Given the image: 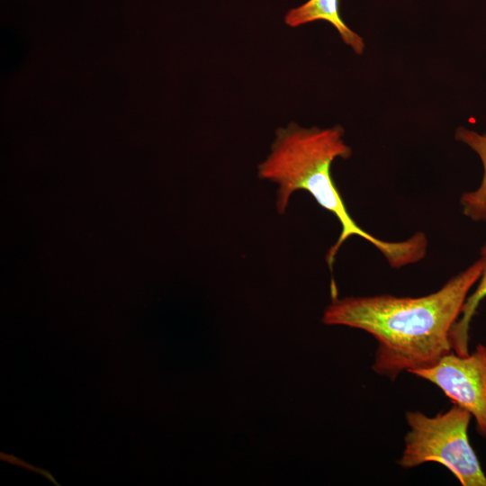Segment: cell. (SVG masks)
Here are the masks:
<instances>
[{
	"instance_id": "6da1fadb",
	"label": "cell",
	"mask_w": 486,
	"mask_h": 486,
	"mask_svg": "<svg viewBox=\"0 0 486 486\" xmlns=\"http://www.w3.org/2000/svg\"><path fill=\"white\" fill-rule=\"evenodd\" d=\"M485 264L480 256L439 290L424 296L334 297L323 312L322 322L372 335L377 342L372 370L394 381L403 372L435 365L453 351L451 329Z\"/></svg>"
},
{
	"instance_id": "7a4b0ae2",
	"label": "cell",
	"mask_w": 486,
	"mask_h": 486,
	"mask_svg": "<svg viewBox=\"0 0 486 486\" xmlns=\"http://www.w3.org/2000/svg\"><path fill=\"white\" fill-rule=\"evenodd\" d=\"M344 134L340 125L304 128L294 122L275 130L270 153L257 166V176L259 179L277 184L275 208L278 214L285 213L291 196L296 191L304 190L338 220L341 232L326 255L330 269L341 246L353 236L371 243L392 268L422 260L428 250V238L423 232L418 231L402 241H385L363 230L347 212L331 176L334 160L347 159L352 155Z\"/></svg>"
},
{
	"instance_id": "3957f363",
	"label": "cell",
	"mask_w": 486,
	"mask_h": 486,
	"mask_svg": "<svg viewBox=\"0 0 486 486\" xmlns=\"http://www.w3.org/2000/svg\"><path fill=\"white\" fill-rule=\"evenodd\" d=\"M405 418L409 429L397 461L401 468L434 462L449 470L462 486H486V474L468 436L472 419L468 411L454 404L432 417L408 410Z\"/></svg>"
},
{
	"instance_id": "277c9868",
	"label": "cell",
	"mask_w": 486,
	"mask_h": 486,
	"mask_svg": "<svg viewBox=\"0 0 486 486\" xmlns=\"http://www.w3.org/2000/svg\"><path fill=\"white\" fill-rule=\"evenodd\" d=\"M410 374L433 383L468 411L478 434L486 439V345L479 344L464 356L451 351L435 365Z\"/></svg>"
},
{
	"instance_id": "5b68a950",
	"label": "cell",
	"mask_w": 486,
	"mask_h": 486,
	"mask_svg": "<svg viewBox=\"0 0 486 486\" xmlns=\"http://www.w3.org/2000/svg\"><path fill=\"white\" fill-rule=\"evenodd\" d=\"M315 21L330 23L338 31L345 44L356 54H363L364 40L342 20L339 14V0H308L302 5L289 10L284 17L285 23L292 28Z\"/></svg>"
},
{
	"instance_id": "8992f818",
	"label": "cell",
	"mask_w": 486,
	"mask_h": 486,
	"mask_svg": "<svg viewBox=\"0 0 486 486\" xmlns=\"http://www.w3.org/2000/svg\"><path fill=\"white\" fill-rule=\"evenodd\" d=\"M454 139L477 154L483 169L479 186L473 191L463 193L460 197L463 214L472 221L486 222V133L459 126L455 130Z\"/></svg>"
},
{
	"instance_id": "52a82bcc",
	"label": "cell",
	"mask_w": 486,
	"mask_h": 486,
	"mask_svg": "<svg viewBox=\"0 0 486 486\" xmlns=\"http://www.w3.org/2000/svg\"><path fill=\"white\" fill-rule=\"evenodd\" d=\"M481 256L486 260V243L481 248ZM486 298V264L484 270L476 284L475 290L468 295L461 315L450 332L452 350L461 356L469 353V329L472 317L475 315L480 302Z\"/></svg>"
}]
</instances>
